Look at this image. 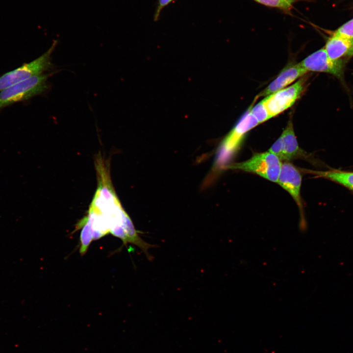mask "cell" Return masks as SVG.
Instances as JSON below:
<instances>
[{"mask_svg":"<svg viewBox=\"0 0 353 353\" xmlns=\"http://www.w3.org/2000/svg\"><path fill=\"white\" fill-rule=\"evenodd\" d=\"M258 125L257 120L248 109L219 145L214 164L215 172L225 169L239 150L246 134Z\"/></svg>","mask_w":353,"mask_h":353,"instance_id":"obj_1","label":"cell"},{"mask_svg":"<svg viewBox=\"0 0 353 353\" xmlns=\"http://www.w3.org/2000/svg\"><path fill=\"white\" fill-rule=\"evenodd\" d=\"M54 72L33 76L0 91V110L17 102L40 95L48 88L47 80Z\"/></svg>","mask_w":353,"mask_h":353,"instance_id":"obj_2","label":"cell"},{"mask_svg":"<svg viewBox=\"0 0 353 353\" xmlns=\"http://www.w3.org/2000/svg\"><path fill=\"white\" fill-rule=\"evenodd\" d=\"M282 162L271 152L255 153L245 161L227 164L225 169L239 170L253 173L277 183Z\"/></svg>","mask_w":353,"mask_h":353,"instance_id":"obj_3","label":"cell"},{"mask_svg":"<svg viewBox=\"0 0 353 353\" xmlns=\"http://www.w3.org/2000/svg\"><path fill=\"white\" fill-rule=\"evenodd\" d=\"M57 43L56 40L54 41L48 50L40 57L0 76V91L50 69L52 67L50 56Z\"/></svg>","mask_w":353,"mask_h":353,"instance_id":"obj_4","label":"cell"},{"mask_svg":"<svg viewBox=\"0 0 353 353\" xmlns=\"http://www.w3.org/2000/svg\"><path fill=\"white\" fill-rule=\"evenodd\" d=\"M305 81L304 77L301 78L292 85L267 96L262 100L271 118L294 104L303 91Z\"/></svg>","mask_w":353,"mask_h":353,"instance_id":"obj_5","label":"cell"},{"mask_svg":"<svg viewBox=\"0 0 353 353\" xmlns=\"http://www.w3.org/2000/svg\"><path fill=\"white\" fill-rule=\"evenodd\" d=\"M347 60H333L329 57L324 48L311 53L300 63L309 71L329 74L344 82Z\"/></svg>","mask_w":353,"mask_h":353,"instance_id":"obj_6","label":"cell"},{"mask_svg":"<svg viewBox=\"0 0 353 353\" xmlns=\"http://www.w3.org/2000/svg\"><path fill=\"white\" fill-rule=\"evenodd\" d=\"M302 176L299 170L289 161L282 163L277 183L287 191L299 208L301 214V228H305L301 196Z\"/></svg>","mask_w":353,"mask_h":353,"instance_id":"obj_7","label":"cell"},{"mask_svg":"<svg viewBox=\"0 0 353 353\" xmlns=\"http://www.w3.org/2000/svg\"><path fill=\"white\" fill-rule=\"evenodd\" d=\"M268 151L284 162L306 156V153L299 146L291 119H289L280 136Z\"/></svg>","mask_w":353,"mask_h":353,"instance_id":"obj_8","label":"cell"},{"mask_svg":"<svg viewBox=\"0 0 353 353\" xmlns=\"http://www.w3.org/2000/svg\"><path fill=\"white\" fill-rule=\"evenodd\" d=\"M307 73L301 64H293L286 67L278 76L258 95V97L268 96L285 88L298 78Z\"/></svg>","mask_w":353,"mask_h":353,"instance_id":"obj_9","label":"cell"},{"mask_svg":"<svg viewBox=\"0 0 353 353\" xmlns=\"http://www.w3.org/2000/svg\"><path fill=\"white\" fill-rule=\"evenodd\" d=\"M324 48L331 59L347 60L353 57V38L333 34L327 40Z\"/></svg>","mask_w":353,"mask_h":353,"instance_id":"obj_10","label":"cell"},{"mask_svg":"<svg viewBox=\"0 0 353 353\" xmlns=\"http://www.w3.org/2000/svg\"><path fill=\"white\" fill-rule=\"evenodd\" d=\"M317 176L328 179L340 184L353 191V172L338 170L328 171L307 170Z\"/></svg>","mask_w":353,"mask_h":353,"instance_id":"obj_11","label":"cell"},{"mask_svg":"<svg viewBox=\"0 0 353 353\" xmlns=\"http://www.w3.org/2000/svg\"><path fill=\"white\" fill-rule=\"evenodd\" d=\"M81 227L82 229L80 235L79 252L81 255H84L93 240L92 226L87 216L78 223L77 227L81 228Z\"/></svg>","mask_w":353,"mask_h":353,"instance_id":"obj_12","label":"cell"},{"mask_svg":"<svg viewBox=\"0 0 353 353\" xmlns=\"http://www.w3.org/2000/svg\"><path fill=\"white\" fill-rule=\"evenodd\" d=\"M249 111L259 124L271 118L262 100L253 107H251Z\"/></svg>","mask_w":353,"mask_h":353,"instance_id":"obj_13","label":"cell"},{"mask_svg":"<svg viewBox=\"0 0 353 353\" xmlns=\"http://www.w3.org/2000/svg\"><path fill=\"white\" fill-rule=\"evenodd\" d=\"M255 1L269 6L279 8L284 10H289L294 2L297 0H255Z\"/></svg>","mask_w":353,"mask_h":353,"instance_id":"obj_14","label":"cell"},{"mask_svg":"<svg viewBox=\"0 0 353 353\" xmlns=\"http://www.w3.org/2000/svg\"><path fill=\"white\" fill-rule=\"evenodd\" d=\"M333 34L347 38H353V19L341 25Z\"/></svg>","mask_w":353,"mask_h":353,"instance_id":"obj_15","label":"cell"},{"mask_svg":"<svg viewBox=\"0 0 353 353\" xmlns=\"http://www.w3.org/2000/svg\"><path fill=\"white\" fill-rule=\"evenodd\" d=\"M173 0H159L158 5L155 14V20H157L161 10Z\"/></svg>","mask_w":353,"mask_h":353,"instance_id":"obj_16","label":"cell"}]
</instances>
